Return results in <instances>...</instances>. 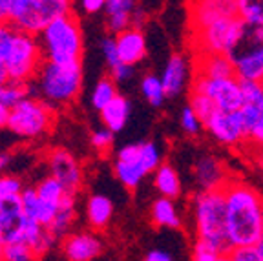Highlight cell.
Masks as SVG:
<instances>
[{
  "label": "cell",
  "instance_id": "cell-1",
  "mask_svg": "<svg viewBox=\"0 0 263 261\" xmlns=\"http://www.w3.org/2000/svg\"><path fill=\"white\" fill-rule=\"evenodd\" d=\"M223 192L227 201L230 245H256L263 236V196L245 181L232 179V177L223 187Z\"/></svg>",
  "mask_w": 263,
  "mask_h": 261
},
{
  "label": "cell",
  "instance_id": "cell-2",
  "mask_svg": "<svg viewBox=\"0 0 263 261\" xmlns=\"http://www.w3.org/2000/svg\"><path fill=\"white\" fill-rule=\"evenodd\" d=\"M82 90V62L44 61L29 82V95H37L49 106L64 108L79 97Z\"/></svg>",
  "mask_w": 263,
  "mask_h": 261
},
{
  "label": "cell",
  "instance_id": "cell-3",
  "mask_svg": "<svg viewBox=\"0 0 263 261\" xmlns=\"http://www.w3.org/2000/svg\"><path fill=\"white\" fill-rule=\"evenodd\" d=\"M192 221L197 239L209 241L216 249L229 256V221H227V201L223 188L216 190H199L192 197Z\"/></svg>",
  "mask_w": 263,
  "mask_h": 261
},
{
  "label": "cell",
  "instance_id": "cell-4",
  "mask_svg": "<svg viewBox=\"0 0 263 261\" xmlns=\"http://www.w3.org/2000/svg\"><path fill=\"white\" fill-rule=\"evenodd\" d=\"M39 41H41L44 61L62 62V64L82 62L84 37H82V28L79 24V18L73 15V11L49 22L39 33Z\"/></svg>",
  "mask_w": 263,
  "mask_h": 261
},
{
  "label": "cell",
  "instance_id": "cell-5",
  "mask_svg": "<svg viewBox=\"0 0 263 261\" xmlns=\"http://www.w3.org/2000/svg\"><path fill=\"white\" fill-rule=\"evenodd\" d=\"M6 18L21 31L39 35L49 22L73 11V0H0Z\"/></svg>",
  "mask_w": 263,
  "mask_h": 261
},
{
  "label": "cell",
  "instance_id": "cell-6",
  "mask_svg": "<svg viewBox=\"0 0 263 261\" xmlns=\"http://www.w3.org/2000/svg\"><path fill=\"white\" fill-rule=\"evenodd\" d=\"M227 57L239 81L263 82V26L241 21Z\"/></svg>",
  "mask_w": 263,
  "mask_h": 261
},
{
  "label": "cell",
  "instance_id": "cell-7",
  "mask_svg": "<svg viewBox=\"0 0 263 261\" xmlns=\"http://www.w3.org/2000/svg\"><path fill=\"white\" fill-rule=\"evenodd\" d=\"M55 123V108L37 95H28L9 108L8 130L21 139H39L48 134Z\"/></svg>",
  "mask_w": 263,
  "mask_h": 261
},
{
  "label": "cell",
  "instance_id": "cell-8",
  "mask_svg": "<svg viewBox=\"0 0 263 261\" xmlns=\"http://www.w3.org/2000/svg\"><path fill=\"white\" fill-rule=\"evenodd\" d=\"M42 62H44V57H42L39 35L16 29L15 41H13L11 49L4 61L9 79L29 84L35 79Z\"/></svg>",
  "mask_w": 263,
  "mask_h": 261
},
{
  "label": "cell",
  "instance_id": "cell-9",
  "mask_svg": "<svg viewBox=\"0 0 263 261\" xmlns=\"http://www.w3.org/2000/svg\"><path fill=\"white\" fill-rule=\"evenodd\" d=\"M241 18L236 16H221L209 24L192 28V48L196 55L201 53H227L234 42Z\"/></svg>",
  "mask_w": 263,
  "mask_h": 261
},
{
  "label": "cell",
  "instance_id": "cell-10",
  "mask_svg": "<svg viewBox=\"0 0 263 261\" xmlns=\"http://www.w3.org/2000/svg\"><path fill=\"white\" fill-rule=\"evenodd\" d=\"M190 90L205 94L221 110H239L243 104L241 81L236 75H232V77H203V75H194Z\"/></svg>",
  "mask_w": 263,
  "mask_h": 261
},
{
  "label": "cell",
  "instance_id": "cell-11",
  "mask_svg": "<svg viewBox=\"0 0 263 261\" xmlns=\"http://www.w3.org/2000/svg\"><path fill=\"white\" fill-rule=\"evenodd\" d=\"M203 124L210 137L225 146H239V144H245L249 139V132L239 110L218 108Z\"/></svg>",
  "mask_w": 263,
  "mask_h": 261
},
{
  "label": "cell",
  "instance_id": "cell-12",
  "mask_svg": "<svg viewBox=\"0 0 263 261\" xmlns=\"http://www.w3.org/2000/svg\"><path fill=\"white\" fill-rule=\"evenodd\" d=\"M28 219L21 194L0 197V245L22 239Z\"/></svg>",
  "mask_w": 263,
  "mask_h": 261
},
{
  "label": "cell",
  "instance_id": "cell-13",
  "mask_svg": "<svg viewBox=\"0 0 263 261\" xmlns=\"http://www.w3.org/2000/svg\"><path fill=\"white\" fill-rule=\"evenodd\" d=\"M49 176L57 177L66 188V192L79 194L82 188V168L71 152L64 148H53L46 157Z\"/></svg>",
  "mask_w": 263,
  "mask_h": 261
},
{
  "label": "cell",
  "instance_id": "cell-14",
  "mask_svg": "<svg viewBox=\"0 0 263 261\" xmlns=\"http://www.w3.org/2000/svg\"><path fill=\"white\" fill-rule=\"evenodd\" d=\"M61 250L62 256L70 261H91L104 252V243L91 230H79L62 237Z\"/></svg>",
  "mask_w": 263,
  "mask_h": 261
},
{
  "label": "cell",
  "instance_id": "cell-15",
  "mask_svg": "<svg viewBox=\"0 0 263 261\" xmlns=\"http://www.w3.org/2000/svg\"><path fill=\"white\" fill-rule=\"evenodd\" d=\"M114 174L121 184L128 190H134L141 184V181L148 176L139 161V143L124 144L114 161Z\"/></svg>",
  "mask_w": 263,
  "mask_h": 261
},
{
  "label": "cell",
  "instance_id": "cell-16",
  "mask_svg": "<svg viewBox=\"0 0 263 261\" xmlns=\"http://www.w3.org/2000/svg\"><path fill=\"white\" fill-rule=\"evenodd\" d=\"M194 75H196V68H194V61L186 59L185 55L176 53L168 59L166 66L163 69L161 81H163L164 91L168 97H177L183 94L186 84H192Z\"/></svg>",
  "mask_w": 263,
  "mask_h": 261
},
{
  "label": "cell",
  "instance_id": "cell-17",
  "mask_svg": "<svg viewBox=\"0 0 263 261\" xmlns=\"http://www.w3.org/2000/svg\"><path fill=\"white\" fill-rule=\"evenodd\" d=\"M225 164L221 159L214 155H203L194 164V181H196L199 190H216L223 188L229 181Z\"/></svg>",
  "mask_w": 263,
  "mask_h": 261
},
{
  "label": "cell",
  "instance_id": "cell-18",
  "mask_svg": "<svg viewBox=\"0 0 263 261\" xmlns=\"http://www.w3.org/2000/svg\"><path fill=\"white\" fill-rule=\"evenodd\" d=\"M115 44H117L119 59L126 64L137 66L146 57V37L139 26H130L123 31L115 33Z\"/></svg>",
  "mask_w": 263,
  "mask_h": 261
},
{
  "label": "cell",
  "instance_id": "cell-19",
  "mask_svg": "<svg viewBox=\"0 0 263 261\" xmlns=\"http://www.w3.org/2000/svg\"><path fill=\"white\" fill-rule=\"evenodd\" d=\"M238 15V0H196L190 9V28L209 24L221 16Z\"/></svg>",
  "mask_w": 263,
  "mask_h": 261
},
{
  "label": "cell",
  "instance_id": "cell-20",
  "mask_svg": "<svg viewBox=\"0 0 263 261\" xmlns=\"http://www.w3.org/2000/svg\"><path fill=\"white\" fill-rule=\"evenodd\" d=\"M137 9V0H106L104 15L111 33H119L134 26V13Z\"/></svg>",
  "mask_w": 263,
  "mask_h": 261
},
{
  "label": "cell",
  "instance_id": "cell-21",
  "mask_svg": "<svg viewBox=\"0 0 263 261\" xmlns=\"http://www.w3.org/2000/svg\"><path fill=\"white\" fill-rule=\"evenodd\" d=\"M196 75L203 77H232L236 75L234 66L227 53H201L194 59Z\"/></svg>",
  "mask_w": 263,
  "mask_h": 261
},
{
  "label": "cell",
  "instance_id": "cell-22",
  "mask_svg": "<svg viewBox=\"0 0 263 261\" xmlns=\"http://www.w3.org/2000/svg\"><path fill=\"white\" fill-rule=\"evenodd\" d=\"M21 199H22V204H24V210H26V214H28V217L39 221V223L44 225V227L51 225L59 207H53V204L42 201L41 196L37 194V188L35 187L24 188L21 192Z\"/></svg>",
  "mask_w": 263,
  "mask_h": 261
},
{
  "label": "cell",
  "instance_id": "cell-23",
  "mask_svg": "<svg viewBox=\"0 0 263 261\" xmlns=\"http://www.w3.org/2000/svg\"><path fill=\"white\" fill-rule=\"evenodd\" d=\"M114 216V203L110 197L103 194H93L86 201V219L90 229L99 232V230L106 229Z\"/></svg>",
  "mask_w": 263,
  "mask_h": 261
},
{
  "label": "cell",
  "instance_id": "cell-24",
  "mask_svg": "<svg viewBox=\"0 0 263 261\" xmlns=\"http://www.w3.org/2000/svg\"><path fill=\"white\" fill-rule=\"evenodd\" d=\"M150 219L157 229H179L181 227V214L177 210L176 199L159 196L152 203L150 208Z\"/></svg>",
  "mask_w": 263,
  "mask_h": 261
},
{
  "label": "cell",
  "instance_id": "cell-25",
  "mask_svg": "<svg viewBox=\"0 0 263 261\" xmlns=\"http://www.w3.org/2000/svg\"><path fill=\"white\" fill-rule=\"evenodd\" d=\"M75 217H77V194H66L64 199L61 201L57 208V214H55L53 221L49 225L48 229L62 239L64 236L71 232V227L75 223Z\"/></svg>",
  "mask_w": 263,
  "mask_h": 261
},
{
  "label": "cell",
  "instance_id": "cell-26",
  "mask_svg": "<svg viewBox=\"0 0 263 261\" xmlns=\"http://www.w3.org/2000/svg\"><path fill=\"white\" fill-rule=\"evenodd\" d=\"M99 114H101V121H103L104 126L110 128L115 134H119L126 126L128 117H130V101L119 94L117 97L111 99Z\"/></svg>",
  "mask_w": 263,
  "mask_h": 261
},
{
  "label": "cell",
  "instance_id": "cell-27",
  "mask_svg": "<svg viewBox=\"0 0 263 261\" xmlns=\"http://www.w3.org/2000/svg\"><path fill=\"white\" fill-rule=\"evenodd\" d=\"M154 187L159 196L170 197V199H177L183 194L181 177L172 164H161L154 172Z\"/></svg>",
  "mask_w": 263,
  "mask_h": 261
},
{
  "label": "cell",
  "instance_id": "cell-28",
  "mask_svg": "<svg viewBox=\"0 0 263 261\" xmlns=\"http://www.w3.org/2000/svg\"><path fill=\"white\" fill-rule=\"evenodd\" d=\"M117 95H119L117 82L111 77H101L97 81V84L93 86V91H91V106L97 111H101Z\"/></svg>",
  "mask_w": 263,
  "mask_h": 261
},
{
  "label": "cell",
  "instance_id": "cell-29",
  "mask_svg": "<svg viewBox=\"0 0 263 261\" xmlns=\"http://www.w3.org/2000/svg\"><path fill=\"white\" fill-rule=\"evenodd\" d=\"M141 94H143V97L146 99L154 108L163 106L164 99L168 97L166 91H164L161 77H157V75H154V73H148L143 77V81H141Z\"/></svg>",
  "mask_w": 263,
  "mask_h": 261
},
{
  "label": "cell",
  "instance_id": "cell-30",
  "mask_svg": "<svg viewBox=\"0 0 263 261\" xmlns=\"http://www.w3.org/2000/svg\"><path fill=\"white\" fill-rule=\"evenodd\" d=\"M35 188H37V194L41 196V199L49 204H53V207H59L61 201L64 199V196L68 194L66 192V188L62 187L61 181L53 176H48L42 181H39Z\"/></svg>",
  "mask_w": 263,
  "mask_h": 261
},
{
  "label": "cell",
  "instance_id": "cell-31",
  "mask_svg": "<svg viewBox=\"0 0 263 261\" xmlns=\"http://www.w3.org/2000/svg\"><path fill=\"white\" fill-rule=\"evenodd\" d=\"M29 95V84L16 81H8L0 86V102L8 108H13L16 102H21L24 97Z\"/></svg>",
  "mask_w": 263,
  "mask_h": 261
},
{
  "label": "cell",
  "instance_id": "cell-32",
  "mask_svg": "<svg viewBox=\"0 0 263 261\" xmlns=\"http://www.w3.org/2000/svg\"><path fill=\"white\" fill-rule=\"evenodd\" d=\"M2 259H6V261H31V259H37V256H35V252H33L29 243L18 239V241H13V243H8V245L2 247Z\"/></svg>",
  "mask_w": 263,
  "mask_h": 261
},
{
  "label": "cell",
  "instance_id": "cell-33",
  "mask_svg": "<svg viewBox=\"0 0 263 261\" xmlns=\"http://www.w3.org/2000/svg\"><path fill=\"white\" fill-rule=\"evenodd\" d=\"M238 16L243 22L263 26V0H238Z\"/></svg>",
  "mask_w": 263,
  "mask_h": 261
},
{
  "label": "cell",
  "instance_id": "cell-34",
  "mask_svg": "<svg viewBox=\"0 0 263 261\" xmlns=\"http://www.w3.org/2000/svg\"><path fill=\"white\" fill-rule=\"evenodd\" d=\"M190 257L196 261H219V259H225L223 252L219 249L209 243V241H203V239H194L192 243V249H190Z\"/></svg>",
  "mask_w": 263,
  "mask_h": 261
},
{
  "label": "cell",
  "instance_id": "cell-35",
  "mask_svg": "<svg viewBox=\"0 0 263 261\" xmlns=\"http://www.w3.org/2000/svg\"><path fill=\"white\" fill-rule=\"evenodd\" d=\"M189 104L196 110V114L201 117V121L205 123L206 119L218 110V106L214 104V101L210 97H206L205 94H199L196 90H190L189 94Z\"/></svg>",
  "mask_w": 263,
  "mask_h": 261
},
{
  "label": "cell",
  "instance_id": "cell-36",
  "mask_svg": "<svg viewBox=\"0 0 263 261\" xmlns=\"http://www.w3.org/2000/svg\"><path fill=\"white\" fill-rule=\"evenodd\" d=\"M179 124H181V128H183V132H185L186 135H197L199 132H201V128H205L201 117L196 114V110H194L190 104L181 110Z\"/></svg>",
  "mask_w": 263,
  "mask_h": 261
},
{
  "label": "cell",
  "instance_id": "cell-37",
  "mask_svg": "<svg viewBox=\"0 0 263 261\" xmlns=\"http://www.w3.org/2000/svg\"><path fill=\"white\" fill-rule=\"evenodd\" d=\"M91 146L95 148L97 152H108L111 146H114V141H115V132H111L110 128H106L103 124L101 128L91 132Z\"/></svg>",
  "mask_w": 263,
  "mask_h": 261
},
{
  "label": "cell",
  "instance_id": "cell-38",
  "mask_svg": "<svg viewBox=\"0 0 263 261\" xmlns=\"http://www.w3.org/2000/svg\"><path fill=\"white\" fill-rule=\"evenodd\" d=\"M243 104H258L263 106V84L256 81H241Z\"/></svg>",
  "mask_w": 263,
  "mask_h": 261
},
{
  "label": "cell",
  "instance_id": "cell-39",
  "mask_svg": "<svg viewBox=\"0 0 263 261\" xmlns=\"http://www.w3.org/2000/svg\"><path fill=\"white\" fill-rule=\"evenodd\" d=\"M16 28L9 21H0V61L4 62L15 41Z\"/></svg>",
  "mask_w": 263,
  "mask_h": 261
},
{
  "label": "cell",
  "instance_id": "cell-40",
  "mask_svg": "<svg viewBox=\"0 0 263 261\" xmlns=\"http://www.w3.org/2000/svg\"><path fill=\"white\" fill-rule=\"evenodd\" d=\"M101 51H103V57H104V61H106L108 69H111L114 66H117L121 62L117 44H115V37L103 39V41H101Z\"/></svg>",
  "mask_w": 263,
  "mask_h": 261
},
{
  "label": "cell",
  "instance_id": "cell-41",
  "mask_svg": "<svg viewBox=\"0 0 263 261\" xmlns=\"http://www.w3.org/2000/svg\"><path fill=\"white\" fill-rule=\"evenodd\" d=\"M227 259L232 261H259L258 250L256 245H241V247H232L227 256Z\"/></svg>",
  "mask_w": 263,
  "mask_h": 261
},
{
  "label": "cell",
  "instance_id": "cell-42",
  "mask_svg": "<svg viewBox=\"0 0 263 261\" xmlns=\"http://www.w3.org/2000/svg\"><path fill=\"white\" fill-rule=\"evenodd\" d=\"M24 190V184L18 177L15 176H2L0 174V197L4 196H15Z\"/></svg>",
  "mask_w": 263,
  "mask_h": 261
},
{
  "label": "cell",
  "instance_id": "cell-43",
  "mask_svg": "<svg viewBox=\"0 0 263 261\" xmlns=\"http://www.w3.org/2000/svg\"><path fill=\"white\" fill-rule=\"evenodd\" d=\"M247 143L252 144L258 154H261L263 152V111H261V115H259L258 121L254 123V126L251 128V132H249V139H247Z\"/></svg>",
  "mask_w": 263,
  "mask_h": 261
},
{
  "label": "cell",
  "instance_id": "cell-44",
  "mask_svg": "<svg viewBox=\"0 0 263 261\" xmlns=\"http://www.w3.org/2000/svg\"><path fill=\"white\" fill-rule=\"evenodd\" d=\"M134 68H136V66L126 64V62L121 61L119 64L114 66V68L110 69V77L114 79V81L117 82V84H119V82H126L128 79H130L132 75H134Z\"/></svg>",
  "mask_w": 263,
  "mask_h": 261
},
{
  "label": "cell",
  "instance_id": "cell-45",
  "mask_svg": "<svg viewBox=\"0 0 263 261\" xmlns=\"http://www.w3.org/2000/svg\"><path fill=\"white\" fill-rule=\"evenodd\" d=\"M79 2H81V9L88 15L104 11V6H106V0H79Z\"/></svg>",
  "mask_w": 263,
  "mask_h": 261
},
{
  "label": "cell",
  "instance_id": "cell-46",
  "mask_svg": "<svg viewBox=\"0 0 263 261\" xmlns=\"http://www.w3.org/2000/svg\"><path fill=\"white\" fill-rule=\"evenodd\" d=\"M144 259L146 261H172L174 254H170L168 250H164V249H152L144 254Z\"/></svg>",
  "mask_w": 263,
  "mask_h": 261
},
{
  "label": "cell",
  "instance_id": "cell-47",
  "mask_svg": "<svg viewBox=\"0 0 263 261\" xmlns=\"http://www.w3.org/2000/svg\"><path fill=\"white\" fill-rule=\"evenodd\" d=\"M8 117H9V108L0 102V128L8 126Z\"/></svg>",
  "mask_w": 263,
  "mask_h": 261
},
{
  "label": "cell",
  "instance_id": "cell-48",
  "mask_svg": "<svg viewBox=\"0 0 263 261\" xmlns=\"http://www.w3.org/2000/svg\"><path fill=\"white\" fill-rule=\"evenodd\" d=\"M8 81H11V79H9V73H8V68H6L4 62L0 61V86L6 84Z\"/></svg>",
  "mask_w": 263,
  "mask_h": 261
},
{
  "label": "cell",
  "instance_id": "cell-49",
  "mask_svg": "<svg viewBox=\"0 0 263 261\" xmlns=\"http://www.w3.org/2000/svg\"><path fill=\"white\" fill-rule=\"evenodd\" d=\"M8 164H9V155L8 154H0V174L8 168Z\"/></svg>",
  "mask_w": 263,
  "mask_h": 261
},
{
  "label": "cell",
  "instance_id": "cell-50",
  "mask_svg": "<svg viewBox=\"0 0 263 261\" xmlns=\"http://www.w3.org/2000/svg\"><path fill=\"white\" fill-rule=\"evenodd\" d=\"M256 250H258V256H259V261H263V236L258 239L256 243Z\"/></svg>",
  "mask_w": 263,
  "mask_h": 261
},
{
  "label": "cell",
  "instance_id": "cell-51",
  "mask_svg": "<svg viewBox=\"0 0 263 261\" xmlns=\"http://www.w3.org/2000/svg\"><path fill=\"white\" fill-rule=\"evenodd\" d=\"M0 21H8V18H6V11H4V8H2V4H0Z\"/></svg>",
  "mask_w": 263,
  "mask_h": 261
},
{
  "label": "cell",
  "instance_id": "cell-52",
  "mask_svg": "<svg viewBox=\"0 0 263 261\" xmlns=\"http://www.w3.org/2000/svg\"><path fill=\"white\" fill-rule=\"evenodd\" d=\"M258 163H259V166H261V170H263V152H261V154H258Z\"/></svg>",
  "mask_w": 263,
  "mask_h": 261
},
{
  "label": "cell",
  "instance_id": "cell-53",
  "mask_svg": "<svg viewBox=\"0 0 263 261\" xmlns=\"http://www.w3.org/2000/svg\"><path fill=\"white\" fill-rule=\"evenodd\" d=\"M0 259H2V245H0Z\"/></svg>",
  "mask_w": 263,
  "mask_h": 261
},
{
  "label": "cell",
  "instance_id": "cell-54",
  "mask_svg": "<svg viewBox=\"0 0 263 261\" xmlns=\"http://www.w3.org/2000/svg\"><path fill=\"white\" fill-rule=\"evenodd\" d=\"M261 232H263V219H261Z\"/></svg>",
  "mask_w": 263,
  "mask_h": 261
},
{
  "label": "cell",
  "instance_id": "cell-55",
  "mask_svg": "<svg viewBox=\"0 0 263 261\" xmlns=\"http://www.w3.org/2000/svg\"><path fill=\"white\" fill-rule=\"evenodd\" d=\"M261 84H263V82H261Z\"/></svg>",
  "mask_w": 263,
  "mask_h": 261
}]
</instances>
